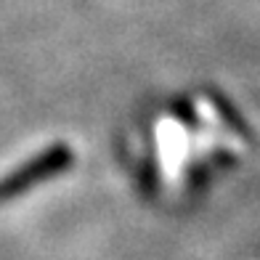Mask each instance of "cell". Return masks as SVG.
I'll return each mask as SVG.
<instances>
[{
	"label": "cell",
	"mask_w": 260,
	"mask_h": 260,
	"mask_svg": "<svg viewBox=\"0 0 260 260\" xmlns=\"http://www.w3.org/2000/svg\"><path fill=\"white\" fill-rule=\"evenodd\" d=\"M154 141H157L162 178L168 183L178 181L183 165L188 159V151H191V133L175 117H159L154 122Z\"/></svg>",
	"instance_id": "1"
}]
</instances>
